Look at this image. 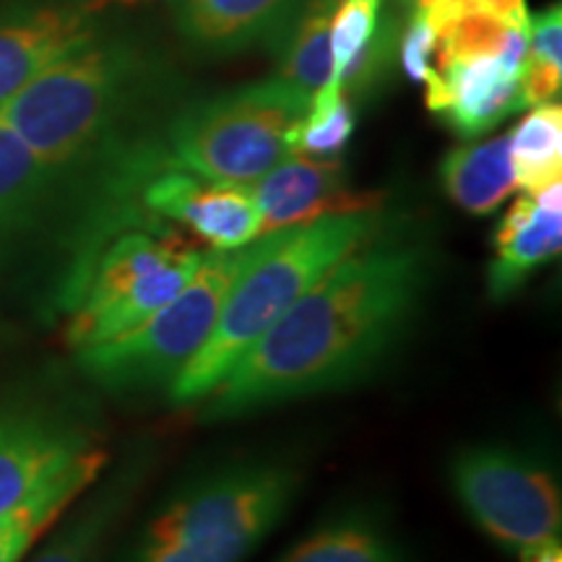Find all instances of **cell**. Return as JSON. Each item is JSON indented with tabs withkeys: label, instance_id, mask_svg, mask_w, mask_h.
I'll list each match as a JSON object with an SVG mask.
<instances>
[{
	"label": "cell",
	"instance_id": "cell-20",
	"mask_svg": "<svg viewBox=\"0 0 562 562\" xmlns=\"http://www.w3.org/2000/svg\"><path fill=\"white\" fill-rule=\"evenodd\" d=\"M277 562H409L402 539L370 510L341 513Z\"/></svg>",
	"mask_w": 562,
	"mask_h": 562
},
{
	"label": "cell",
	"instance_id": "cell-10",
	"mask_svg": "<svg viewBox=\"0 0 562 562\" xmlns=\"http://www.w3.org/2000/svg\"><path fill=\"white\" fill-rule=\"evenodd\" d=\"M94 448V435L81 422L50 406H0V516Z\"/></svg>",
	"mask_w": 562,
	"mask_h": 562
},
{
	"label": "cell",
	"instance_id": "cell-8",
	"mask_svg": "<svg viewBox=\"0 0 562 562\" xmlns=\"http://www.w3.org/2000/svg\"><path fill=\"white\" fill-rule=\"evenodd\" d=\"M451 487L472 521L516 558L560 539V482L550 463L529 451L461 448L451 459Z\"/></svg>",
	"mask_w": 562,
	"mask_h": 562
},
{
	"label": "cell",
	"instance_id": "cell-27",
	"mask_svg": "<svg viewBox=\"0 0 562 562\" xmlns=\"http://www.w3.org/2000/svg\"><path fill=\"white\" fill-rule=\"evenodd\" d=\"M476 9L490 13L501 24L510 30H526L529 24V11H526V0H474Z\"/></svg>",
	"mask_w": 562,
	"mask_h": 562
},
{
	"label": "cell",
	"instance_id": "cell-26",
	"mask_svg": "<svg viewBox=\"0 0 562 562\" xmlns=\"http://www.w3.org/2000/svg\"><path fill=\"white\" fill-rule=\"evenodd\" d=\"M435 53H438V37H435L432 21L425 11L412 5V16L398 32V63L412 81L427 83L435 70Z\"/></svg>",
	"mask_w": 562,
	"mask_h": 562
},
{
	"label": "cell",
	"instance_id": "cell-2",
	"mask_svg": "<svg viewBox=\"0 0 562 562\" xmlns=\"http://www.w3.org/2000/svg\"><path fill=\"white\" fill-rule=\"evenodd\" d=\"M375 232L378 211H370L323 216L258 237L250 261L232 281L209 341L167 391L170 402H203L323 273Z\"/></svg>",
	"mask_w": 562,
	"mask_h": 562
},
{
	"label": "cell",
	"instance_id": "cell-5",
	"mask_svg": "<svg viewBox=\"0 0 562 562\" xmlns=\"http://www.w3.org/2000/svg\"><path fill=\"white\" fill-rule=\"evenodd\" d=\"M252 243L240 250H211L178 297L131 331L76 351L83 375L117 393L170 391L214 331L232 281L250 261Z\"/></svg>",
	"mask_w": 562,
	"mask_h": 562
},
{
	"label": "cell",
	"instance_id": "cell-13",
	"mask_svg": "<svg viewBox=\"0 0 562 562\" xmlns=\"http://www.w3.org/2000/svg\"><path fill=\"white\" fill-rule=\"evenodd\" d=\"M518 70L501 55L442 60L427 79V108L463 138H476L518 108Z\"/></svg>",
	"mask_w": 562,
	"mask_h": 562
},
{
	"label": "cell",
	"instance_id": "cell-29",
	"mask_svg": "<svg viewBox=\"0 0 562 562\" xmlns=\"http://www.w3.org/2000/svg\"><path fill=\"white\" fill-rule=\"evenodd\" d=\"M409 3H412V5H414V3H419V0H409Z\"/></svg>",
	"mask_w": 562,
	"mask_h": 562
},
{
	"label": "cell",
	"instance_id": "cell-6",
	"mask_svg": "<svg viewBox=\"0 0 562 562\" xmlns=\"http://www.w3.org/2000/svg\"><path fill=\"white\" fill-rule=\"evenodd\" d=\"M302 467L250 459L186 482L138 533V544H248L256 550L292 508Z\"/></svg>",
	"mask_w": 562,
	"mask_h": 562
},
{
	"label": "cell",
	"instance_id": "cell-3",
	"mask_svg": "<svg viewBox=\"0 0 562 562\" xmlns=\"http://www.w3.org/2000/svg\"><path fill=\"white\" fill-rule=\"evenodd\" d=\"M144 87L146 60L138 47L91 34L5 102L0 121L63 175L115 149Z\"/></svg>",
	"mask_w": 562,
	"mask_h": 562
},
{
	"label": "cell",
	"instance_id": "cell-12",
	"mask_svg": "<svg viewBox=\"0 0 562 562\" xmlns=\"http://www.w3.org/2000/svg\"><path fill=\"white\" fill-rule=\"evenodd\" d=\"M91 34H97V21L89 5H9L0 11V108Z\"/></svg>",
	"mask_w": 562,
	"mask_h": 562
},
{
	"label": "cell",
	"instance_id": "cell-18",
	"mask_svg": "<svg viewBox=\"0 0 562 562\" xmlns=\"http://www.w3.org/2000/svg\"><path fill=\"white\" fill-rule=\"evenodd\" d=\"M60 175L0 121V245L30 232L50 203Z\"/></svg>",
	"mask_w": 562,
	"mask_h": 562
},
{
	"label": "cell",
	"instance_id": "cell-9",
	"mask_svg": "<svg viewBox=\"0 0 562 562\" xmlns=\"http://www.w3.org/2000/svg\"><path fill=\"white\" fill-rule=\"evenodd\" d=\"M136 201L154 224L167 227V222H175L211 250H240L261 237V211L248 186L157 167L140 175Z\"/></svg>",
	"mask_w": 562,
	"mask_h": 562
},
{
	"label": "cell",
	"instance_id": "cell-21",
	"mask_svg": "<svg viewBox=\"0 0 562 562\" xmlns=\"http://www.w3.org/2000/svg\"><path fill=\"white\" fill-rule=\"evenodd\" d=\"M339 0H300L273 40L279 42V79L315 94L331 79V21Z\"/></svg>",
	"mask_w": 562,
	"mask_h": 562
},
{
	"label": "cell",
	"instance_id": "cell-23",
	"mask_svg": "<svg viewBox=\"0 0 562 562\" xmlns=\"http://www.w3.org/2000/svg\"><path fill=\"white\" fill-rule=\"evenodd\" d=\"M562 83V13L560 5L529 13L526 60L518 76V108L552 102Z\"/></svg>",
	"mask_w": 562,
	"mask_h": 562
},
{
	"label": "cell",
	"instance_id": "cell-25",
	"mask_svg": "<svg viewBox=\"0 0 562 562\" xmlns=\"http://www.w3.org/2000/svg\"><path fill=\"white\" fill-rule=\"evenodd\" d=\"M385 0H339L331 21V79L328 87L339 89L341 76L360 58L383 24Z\"/></svg>",
	"mask_w": 562,
	"mask_h": 562
},
{
	"label": "cell",
	"instance_id": "cell-4",
	"mask_svg": "<svg viewBox=\"0 0 562 562\" xmlns=\"http://www.w3.org/2000/svg\"><path fill=\"white\" fill-rule=\"evenodd\" d=\"M307 108V91L273 76L182 108L167 125L161 146L175 170L250 188L292 157L294 133Z\"/></svg>",
	"mask_w": 562,
	"mask_h": 562
},
{
	"label": "cell",
	"instance_id": "cell-24",
	"mask_svg": "<svg viewBox=\"0 0 562 562\" xmlns=\"http://www.w3.org/2000/svg\"><path fill=\"white\" fill-rule=\"evenodd\" d=\"M357 128L355 102L344 97L341 89L321 87L311 97L305 121L294 133V154H313V157H336L349 144Z\"/></svg>",
	"mask_w": 562,
	"mask_h": 562
},
{
	"label": "cell",
	"instance_id": "cell-1",
	"mask_svg": "<svg viewBox=\"0 0 562 562\" xmlns=\"http://www.w3.org/2000/svg\"><path fill=\"white\" fill-rule=\"evenodd\" d=\"M430 277L425 245L370 237L245 351L203 398V419H235L364 381L406 339Z\"/></svg>",
	"mask_w": 562,
	"mask_h": 562
},
{
	"label": "cell",
	"instance_id": "cell-15",
	"mask_svg": "<svg viewBox=\"0 0 562 562\" xmlns=\"http://www.w3.org/2000/svg\"><path fill=\"white\" fill-rule=\"evenodd\" d=\"M149 467V456H131L117 472H112L91 492L66 524L58 526L50 542L30 562H102L110 539L115 537L138 490L144 487Z\"/></svg>",
	"mask_w": 562,
	"mask_h": 562
},
{
	"label": "cell",
	"instance_id": "cell-17",
	"mask_svg": "<svg viewBox=\"0 0 562 562\" xmlns=\"http://www.w3.org/2000/svg\"><path fill=\"white\" fill-rule=\"evenodd\" d=\"M108 453L100 446L79 461L70 463L66 472L42 484L34 495L19 503L16 508L0 516V562H21L30 547L45 533L74 501H79L91 482L100 480Z\"/></svg>",
	"mask_w": 562,
	"mask_h": 562
},
{
	"label": "cell",
	"instance_id": "cell-11",
	"mask_svg": "<svg viewBox=\"0 0 562 562\" xmlns=\"http://www.w3.org/2000/svg\"><path fill=\"white\" fill-rule=\"evenodd\" d=\"M261 211V235L297 227L323 216L370 214L381 206V193H360L349 186L347 165L339 157L292 154L250 186Z\"/></svg>",
	"mask_w": 562,
	"mask_h": 562
},
{
	"label": "cell",
	"instance_id": "cell-19",
	"mask_svg": "<svg viewBox=\"0 0 562 562\" xmlns=\"http://www.w3.org/2000/svg\"><path fill=\"white\" fill-rule=\"evenodd\" d=\"M440 182L448 199L467 214H495L516 191L508 133L448 151L440 161Z\"/></svg>",
	"mask_w": 562,
	"mask_h": 562
},
{
	"label": "cell",
	"instance_id": "cell-28",
	"mask_svg": "<svg viewBox=\"0 0 562 562\" xmlns=\"http://www.w3.org/2000/svg\"><path fill=\"white\" fill-rule=\"evenodd\" d=\"M521 562H562V550H560V539L558 542H547L537 550L521 554Z\"/></svg>",
	"mask_w": 562,
	"mask_h": 562
},
{
	"label": "cell",
	"instance_id": "cell-22",
	"mask_svg": "<svg viewBox=\"0 0 562 562\" xmlns=\"http://www.w3.org/2000/svg\"><path fill=\"white\" fill-rule=\"evenodd\" d=\"M510 167L516 188L542 193L562 180V108L558 102L537 104L508 133Z\"/></svg>",
	"mask_w": 562,
	"mask_h": 562
},
{
	"label": "cell",
	"instance_id": "cell-7",
	"mask_svg": "<svg viewBox=\"0 0 562 562\" xmlns=\"http://www.w3.org/2000/svg\"><path fill=\"white\" fill-rule=\"evenodd\" d=\"M201 261L203 252L172 232L125 229L110 237L68 307V347L79 351L131 331L178 297Z\"/></svg>",
	"mask_w": 562,
	"mask_h": 562
},
{
	"label": "cell",
	"instance_id": "cell-16",
	"mask_svg": "<svg viewBox=\"0 0 562 562\" xmlns=\"http://www.w3.org/2000/svg\"><path fill=\"white\" fill-rule=\"evenodd\" d=\"M300 0H178L175 26L203 55H235L273 40Z\"/></svg>",
	"mask_w": 562,
	"mask_h": 562
},
{
	"label": "cell",
	"instance_id": "cell-14",
	"mask_svg": "<svg viewBox=\"0 0 562 562\" xmlns=\"http://www.w3.org/2000/svg\"><path fill=\"white\" fill-rule=\"evenodd\" d=\"M562 245V186H550L542 193L521 195L497 224L492 237L487 269V294L508 300L526 284L539 266L560 256Z\"/></svg>",
	"mask_w": 562,
	"mask_h": 562
}]
</instances>
